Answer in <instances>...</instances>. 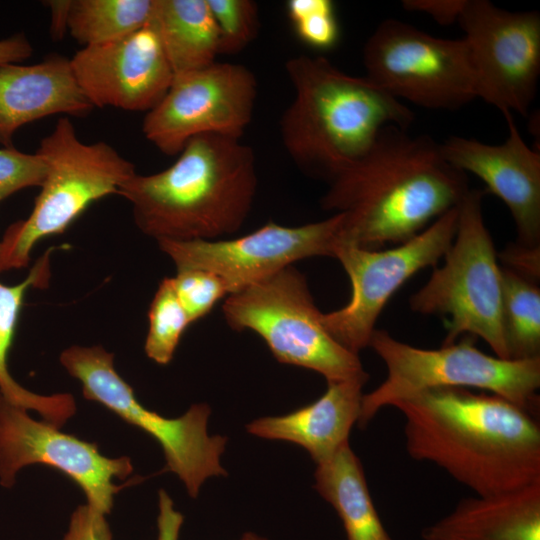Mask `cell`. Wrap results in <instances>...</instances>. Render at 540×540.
<instances>
[{
  "label": "cell",
  "instance_id": "1",
  "mask_svg": "<svg viewBox=\"0 0 540 540\" xmlns=\"http://www.w3.org/2000/svg\"><path fill=\"white\" fill-rule=\"evenodd\" d=\"M405 448L477 496L540 481V428L528 410L495 394L435 388L397 401Z\"/></svg>",
  "mask_w": 540,
  "mask_h": 540
},
{
  "label": "cell",
  "instance_id": "2",
  "mask_svg": "<svg viewBox=\"0 0 540 540\" xmlns=\"http://www.w3.org/2000/svg\"><path fill=\"white\" fill-rule=\"evenodd\" d=\"M328 185L321 206L342 215L341 242L367 250L408 241L470 189L466 173L444 159L439 143L394 125Z\"/></svg>",
  "mask_w": 540,
  "mask_h": 540
},
{
  "label": "cell",
  "instance_id": "3",
  "mask_svg": "<svg viewBox=\"0 0 540 540\" xmlns=\"http://www.w3.org/2000/svg\"><path fill=\"white\" fill-rule=\"evenodd\" d=\"M253 149L222 135L192 138L160 172L134 174L118 194L138 228L156 241L217 240L246 221L257 191Z\"/></svg>",
  "mask_w": 540,
  "mask_h": 540
},
{
  "label": "cell",
  "instance_id": "4",
  "mask_svg": "<svg viewBox=\"0 0 540 540\" xmlns=\"http://www.w3.org/2000/svg\"><path fill=\"white\" fill-rule=\"evenodd\" d=\"M285 69L294 96L280 120L281 140L312 177L330 182L370 149L384 127L408 129L414 120L403 101L323 56H295Z\"/></svg>",
  "mask_w": 540,
  "mask_h": 540
},
{
  "label": "cell",
  "instance_id": "5",
  "mask_svg": "<svg viewBox=\"0 0 540 540\" xmlns=\"http://www.w3.org/2000/svg\"><path fill=\"white\" fill-rule=\"evenodd\" d=\"M369 347L387 368L385 380L364 394L357 424L365 427L383 408L435 388L489 391L533 413L538 407L540 357L503 359L480 351L472 336L439 349H423L375 329Z\"/></svg>",
  "mask_w": 540,
  "mask_h": 540
},
{
  "label": "cell",
  "instance_id": "6",
  "mask_svg": "<svg viewBox=\"0 0 540 540\" xmlns=\"http://www.w3.org/2000/svg\"><path fill=\"white\" fill-rule=\"evenodd\" d=\"M47 174L31 214L13 223L0 241V272L27 266L33 247L64 232L93 202L118 194L136 174L132 162L104 141L80 140L70 118L60 117L36 151Z\"/></svg>",
  "mask_w": 540,
  "mask_h": 540
},
{
  "label": "cell",
  "instance_id": "7",
  "mask_svg": "<svg viewBox=\"0 0 540 540\" xmlns=\"http://www.w3.org/2000/svg\"><path fill=\"white\" fill-rule=\"evenodd\" d=\"M485 190L469 189L458 205L455 237L441 267L409 298L412 311L449 316L442 345L461 335L479 337L495 353L510 359L501 317V266L482 211Z\"/></svg>",
  "mask_w": 540,
  "mask_h": 540
},
{
  "label": "cell",
  "instance_id": "8",
  "mask_svg": "<svg viewBox=\"0 0 540 540\" xmlns=\"http://www.w3.org/2000/svg\"><path fill=\"white\" fill-rule=\"evenodd\" d=\"M222 313L231 329L258 334L280 363L313 370L327 382L367 374L359 355L327 332L305 276L293 265L228 295Z\"/></svg>",
  "mask_w": 540,
  "mask_h": 540
},
{
  "label": "cell",
  "instance_id": "9",
  "mask_svg": "<svg viewBox=\"0 0 540 540\" xmlns=\"http://www.w3.org/2000/svg\"><path fill=\"white\" fill-rule=\"evenodd\" d=\"M60 363L81 383L86 399L103 405L159 443L165 469L179 477L189 496L197 497L209 477L227 475L221 465L227 438L208 434L211 409L207 404H194L177 418L147 409L115 370L114 355L102 346H71L60 354Z\"/></svg>",
  "mask_w": 540,
  "mask_h": 540
},
{
  "label": "cell",
  "instance_id": "10",
  "mask_svg": "<svg viewBox=\"0 0 540 540\" xmlns=\"http://www.w3.org/2000/svg\"><path fill=\"white\" fill-rule=\"evenodd\" d=\"M368 77L398 100L456 110L477 98L464 39L435 37L398 19L382 21L363 49Z\"/></svg>",
  "mask_w": 540,
  "mask_h": 540
},
{
  "label": "cell",
  "instance_id": "11",
  "mask_svg": "<svg viewBox=\"0 0 540 540\" xmlns=\"http://www.w3.org/2000/svg\"><path fill=\"white\" fill-rule=\"evenodd\" d=\"M457 224L458 206L390 249L367 250L339 242L333 258L340 262L350 280L351 297L342 308L322 313L327 332L357 355L369 347L375 324L389 299L415 273L437 266L455 237Z\"/></svg>",
  "mask_w": 540,
  "mask_h": 540
},
{
  "label": "cell",
  "instance_id": "12",
  "mask_svg": "<svg viewBox=\"0 0 540 540\" xmlns=\"http://www.w3.org/2000/svg\"><path fill=\"white\" fill-rule=\"evenodd\" d=\"M257 87L253 72L235 63L216 61L176 75L164 97L147 112L143 134L167 156L178 155L201 135L240 139L253 117Z\"/></svg>",
  "mask_w": 540,
  "mask_h": 540
},
{
  "label": "cell",
  "instance_id": "13",
  "mask_svg": "<svg viewBox=\"0 0 540 540\" xmlns=\"http://www.w3.org/2000/svg\"><path fill=\"white\" fill-rule=\"evenodd\" d=\"M458 22L465 33L477 98L503 115L527 116L540 75L539 13L466 0Z\"/></svg>",
  "mask_w": 540,
  "mask_h": 540
},
{
  "label": "cell",
  "instance_id": "14",
  "mask_svg": "<svg viewBox=\"0 0 540 540\" xmlns=\"http://www.w3.org/2000/svg\"><path fill=\"white\" fill-rule=\"evenodd\" d=\"M342 215L301 226L272 221L241 237L217 240L171 241L157 244L177 270L213 272L228 295L260 282L295 262L316 256L333 257L341 242Z\"/></svg>",
  "mask_w": 540,
  "mask_h": 540
},
{
  "label": "cell",
  "instance_id": "15",
  "mask_svg": "<svg viewBox=\"0 0 540 540\" xmlns=\"http://www.w3.org/2000/svg\"><path fill=\"white\" fill-rule=\"evenodd\" d=\"M27 411L0 394L1 485L12 487L25 466H50L82 489L89 506L107 515L114 495L124 487L113 479H125L132 473L130 458L106 457L95 443L64 433L45 420H35Z\"/></svg>",
  "mask_w": 540,
  "mask_h": 540
},
{
  "label": "cell",
  "instance_id": "16",
  "mask_svg": "<svg viewBox=\"0 0 540 540\" xmlns=\"http://www.w3.org/2000/svg\"><path fill=\"white\" fill-rule=\"evenodd\" d=\"M74 78L93 107L150 111L174 74L149 23L119 39L83 47L70 59Z\"/></svg>",
  "mask_w": 540,
  "mask_h": 540
},
{
  "label": "cell",
  "instance_id": "17",
  "mask_svg": "<svg viewBox=\"0 0 540 540\" xmlns=\"http://www.w3.org/2000/svg\"><path fill=\"white\" fill-rule=\"evenodd\" d=\"M508 137L499 145L451 136L440 144L444 159L461 172L486 184V193L499 197L516 226V243L540 247V153L530 148L512 114H505Z\"/></svg>",
  "mask_w": 540,
  "mask_h": 540
},
{
  "label": "cell",
  "instance_id": "18",
  "mask_svg": "<svg viewBox=\"0 0 540 540\" xmlns=\"http://www.w3.org/2000/svg\"><path fill=\"white\" fill-rule=\"evenodd\" d=\"M93 105L79 88L70 59L51 54L33 65H0V144L13 147L15 132L52 115L85 117Z\"/></svg>",
  "mask_w": 540,
  "mask_h": 540
},
{
  "label": "cell",
  "instance_id": "19",
  "mask_svg": "<svg viewBox=\"0 0 540 540\" xmlns=\"http://www.w3.org/2000/svg\"><path fill=\"white\" fill-rule=\"evenodd\" d=\"M369 374L327 382V389L313 403L291 413L255 419L248 433L270 440H283L303 447L317 464L330 459L345 443L357 424L363 387Z\"/></svg>",
  "mask_w": 540,
  "mask_h": 540
},
{
  "label": "cell",
  "instance_id": "20",
  "mask_svg": "<svg viewBox=\"0 0 540 540\" xmlns=\"http://www.w3.org/2000/svg\"><path fill=\"white\" fill-rule=\"evenodd\" d=\"M423 540H540V481L460 500L421 531Z\"/></svg>",
  "mask_w": 540,
  "mask_h": 540
},
{
  "label": "cell",
  "instance_id": "21",
  "mask_svg": "<svg viewBox=\"0 0 540 540\" xmlns=\"http://www.w3.org/2000/svg\"><path fill=\"white\" fill-rule=\"evenodd\" d=\"M174 76L216 62L219 40L207 0H154L150 21Z\"/></svg>",
  "mask_w": 540,
  "mask_h": 540
},
{
  "label": "cell",
  "instance_id": "22",
  "mask_svg": "<svg viewBox=\"0 0 540 540\" xmlns=\"http://www.w3.org/2000/svg\"><path fill=\"white\" fill-rule=\"evenodd\" d=\"M315 489L336 511L347 540H392L373 503L360 459L345 443L317 464Z\"/></svg>",
  "mask_w": 540,
  "mask_h": 540
},
{
  "label": "cell",
  "instance_id": "23",
  "mask_svg": "<svg viewBox=\"0 0 540 540\" xmlns=\"http://www.w3.org/2000/svg\"><path fill=\"white\" fill-rule=\"evenodd\" d=\"M49 255V251L46 252L22 282L15 285L0 282V394L11 403L36 411L45 421L61 427L76 412L72 395L33 393L13 379L7 363L26 292L31 287H43L48 282Z\"/></svg>",
  "mask_w": 540,
  "mask_h": 540
},
{
  "label": "cell",
  "instance_id": "24",
  "mask_svg": "<svg viewBox=\"0 0 540 540\" xmlns=\"http://www.w3.org/2000/svg\"><path fill=\"white\" fill-rule=\"evenodd\" d=\"M154 0H70L67 31L84 47L110 42L150 23Z\"/></svg>",
  "mask_w": 540,
  "mask_h": 540
},
{
  "label": "cell",
  "instance_id": "25",
  "mask_svg": "<svg viewBox=\"0 0 540 540\" xmlns=\"http://www.w3.org/2000/svg\"><path fill=\"white\" fill-rule=\"evenodd\" d=\"M501 317L510 359L540 357V289L513 271L501 267Z\"/></svg>",
  "mask_w": 540,
  "mask_h": 540
},
{
  "label": "cell",
  "instance_id": "26",
  "mask_svg": "<svg viewBox=\"0 0 540 540\" xmlns=\"http://www.w3.org/2000/svg\"><path fill=\"white\" fill-rule=\"evenodd\" d=\"M190 324L175 294L172 277L163 278L148 310V331L144 344L147 357L160 365L170 363Z\"/></svg>",
  "mask_w": 540,
  "mask_h": 540
},
{
  "label": "cell",
  "instance_id": "27",
  "mask_svg": "<svg viewBox=\"0 0 540 540\" xmlns=\"http://www.w3.org/2000/svg\"><path fill=\"white\" fill-rule=\"evenodd\" d=\"M216 24L219 53L233 55L244 50L257 36L259 10L252 0H207Z\"/></svg>",
  "mask_w": 540,
  "mask_h": 540
},
{
  "label": "cell",
  "instance_id": "28",
  "mask_svg": "<svg viewBox=\"0 0 540 540\" xmlns=\"http://www.w3.org/2000/svg\"><path fill=\"white\" fill-rule=\"evenodd\" d=\"M286 7L302 42L318 50H328L337 44L340 30L332 1L290 0Z\"/></svg>",
  "mask_w": 540,
  "mask_h": 540
},
{
  "label": "cell",
  "instance_id": "29",
  "mask_svg": "<svg viewBox=\"0 0 540 540\" xmlns=\"http://www.w3.org/2000/svg\"><path fill=\"white\" fill-rule=\"evenodd\" d=\"M172 283L191 323L205 317L222 298L228 296L224 282L207 270H177Z\"/></svg>",
  "mask_w": 540,
  "mask_h": 540
},
{
  "label": "cell",
  "instance_id": "30",
  "mask_svg": "<svg viewBox=\"0 0 540 540\" xmlns=\"http://www.w3.org/2000/svg\"><path fill=\"white\" fill-rule=\"evenodd\" d=\"M47 174V165L37 152L23 153L14 147L0 149V201L27 187L39 186Z\"/></svg>",
  "mask_w": 540,
  "mask_h": 540
},
{
  "label": "cell",
  "instance_id": "31",
  "mask_svg": "<svg viewBox=\"0 0 540 540\" xmlns=\"http://www.w3.org/2000/svg\"><path fill=\"white\" fill-rule=\"evenodd\" d=\"M105 514L80 505L72 514L64 540H112Z\"/></svg>",
  "mask_w": 540,
  "mask_h": 540
},
{
  "label": "cell",
  "instance_id": "32",
  "mask_svg": "<svg viewBox=\"0 0 540 540\" xmlns=\"http://www.w3.org/2000/svg\"><path fill=\"white\" fill-rule=\"evenodd\" d=\"M504 267L525 279L539 283L540 279V247H527L516 242L497 253Z\"/></svg>",
  "mask_w": 540,
  "mask_h": 540
},
{
  "label": "cell",
  "instance_id": "33",
  "mask_svg": "<svg viewBox=\"0 0 540 540\" xmlns=\"http://www.w3.org/2000/svg\"><path fill=\"white\" fill-rule=\"evenodd\" d=\"M465 4L466 0H405L402 2L406 10L425 13L442 25L458 22Z\"/></svg>",
  "mask_w": 540,
  "mask_h": 540
},
{
  "label": "cell",
  "instance_id": "34",
  "mask_svg": "<svg viewBox=\"0 0 540 540\" xmlns=\"http://www.w3.org/2000/svg\"><path fill=\"white\" fill-rule=\"evenodd\" d=\"M158 510L157 540H178L184 517L163 489L158 494Z\"/></svg>",
  "mask_w": 540,
  "mask_h": 540
},
{
  "label": "cell",
  "instance_id": "35",
  "mask_svg": "<svg viewBox=\"0 0 540 540\" xmlns=\"http://www.w3.org/2000/svg\"><path fill=\"white\" fill-rule=\"evenodd\" d=\"M32 53L33 48L23 34L0 40V65L15 64L29 58Z\"/></svg>",
  "mask_w": 540,
  "mask_h": 540
},
{
  "label": "cell",
  "instance_id": "36",
  "mask_svg": "<svg viewBox=\"0 0 540 540\" xmlns=\"http://www.w3.org/2000/svg\"><path fill=\"white\" fill-rule=\"evenodd\" d=\"M70 0L68 1H49L46 5L51 11V33L54 38H61L67 31V17Z\"/></svg>",
  "mask_w": 540,
  "mask_h": 540
},
{
  "label": "cell",
  "instance_id": "37",
  "mask_svg": "<svg viewBox=\"0 0 540 540\" xmlns=\"http://www.w3.org/2000/svg\"><path fill=\"white\" fill-rule=\"evenodd\" d=\"M240 540H268L267 538L261 537L255 533H245Z\"/></svg>",
  "mask_w": 540,
  "mask_h": 540
}]
</instances>
